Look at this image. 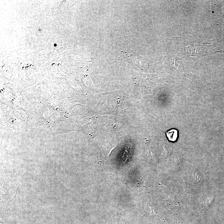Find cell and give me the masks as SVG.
<instances>
[{
	"mask_svg": "<svg viewBox=\"0 0 224 224\" xmlns=\"http://www.w3.org/2000/svg\"><path fill=\"white\" fill-rule=\"evenodd\" d=\"M166 136L169 141H176L178 138V131L176 129L171 128L167 131L166 133Z\"/></svg>",
	"mask_w": 224,
	"mask_h": 224,
	"instance_id": "3",
	"label": "cell"
},
{
	"mask_svg": "<svg viewBox=\"0 0 224 224\" xmlns=\"http://www.w3.org/2000/svg\"><path fill=\"white\" fill-rule=\"evenodd\" d=\"M200 51L199 56H203V52L205 55L213 54L216 52H219V49L215 46L212 45L210 44L201 43L200 42H192L189 44V45L185 47V51L189 55L192 57H195L197 54Z\"/></svg>",
	"mask_w": 224,
	"mask_h": 224,
	"instance_id": "1",
	"label": "cell"
},
{
	"mask_svg": "<svg viewBox=\"0 0 224 224\" xmlns=\"http://www.w3.org/2000/svg\"><path fill=\"white\" fill-rule=\"evenodd\" d=\"M123 59L125 64L128 65H147L145 59L131 52H127L126 53L124 54Z\"/></svg>",
	"mask_w": 224,
	"mask_h": 224,
	"instance_id": "2",
	"label": "cell"
}]
</instances>
